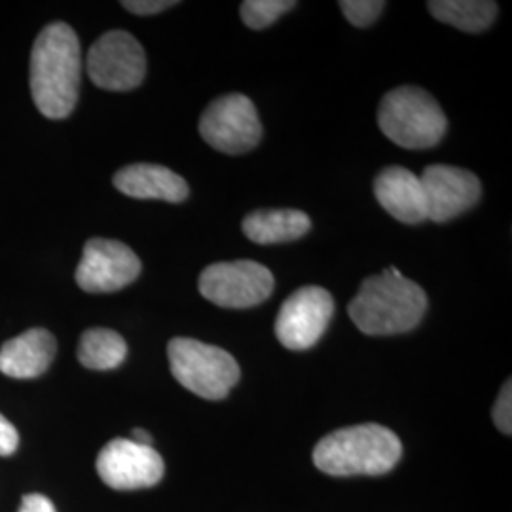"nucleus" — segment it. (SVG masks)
<instances>
[{
  "label": "nucleus",
  "mask_w": 512,
  "mask_h": 512,
  "mask_svg": "<svg viewBox=\"0 0 512 512\" xmlns=\"http://www.w3.org/2000/svg\"><path fill=\"white\" fill-rule=\"evenodd\" d=\"M403 456L401 439L380 423H361L332 431L313 448V463L330 476H380Z\"/></svg>",
  "instance_id": "7ed1b4c3"
},
{
  "label": "nucleus",
  "mask_w": 512,
  "mask_h": 512,
  "mask_svg": "<svg viewBox=\"0 0 512 512\" xmlns=\"http://www.w3.org/2000/svg\"><path fill=\"white\" fill-rule=\"evenodd\" d=\"M433 18L463 33H482L495 18L499 6L490 0H433L427 4Z\"/></svg>",
  "instance_id": "f3484780"
},
{
  "label": "nucleus",
  "mask_w": 512,
  "mask_h": 512,
  "mask_svg": "<svg viewBox=\"0 0 512 512\" xmlns=\"http://www.w3.org/2000/svg\"><path fill=\"white\" fill-rule=\"evenodd\" d=\"M57 342L46 329H31L0 348V372L8 378L31 380L42 376L54 361Z\"/></svg>",
  "instance_id": "4468645a"
},
{
  "label": "nucleus",
  "mask_w": 512,
  "mask_h": 512,
  "mask_svg": "<svg viewBox=\"0 0 512 512\" xmlns=\"http://www.w3.org/2000/svg\"><path fill=\"white\" fill-rule=\"evenodd\" d=\"M19 446L18 429L0 414V456H12Z\"/></svg>",
  "instance_id": "5701e85b"
},
{
  "label": "nucleus",
  "mask_w": 512,
  "mask_h": 512,
  "mask_svg": "<svg viewBox=\"0 0 512 512\" xmlns=\"http://www.w3.org/2000/svg\"><path fill=\"white\" fill-rule=\"evenodd\" d=\"M19 512H57L54 503L42 494H27L21 499Z\"/></svg>",
  "instance_id": "b1692460"
},
{
  "label": "nucleus",
  "mask_w": 512,
  "mask_h": 512,
  "mask_svg": "<svg viewBox=\"0 0 512 512\" xmlns=\"http://www.w3.org/2000/svg\"><path fill=\"white\" fill-rule=\"evenodd\" d=\"M97 473L112 490H143L156 486L164 478L165 463L152 446L114 439L99 452Z\"/></svg>",
  "instance_id": "9b49d317"
},
{
  "label": "nucleus",
  "mask_w": 512,
  "mask_h": 512,
  "mask_svg": "<svg viewBox=\"0 0 512 512\" xmlns=\"http://www.w3.org/2000/svg\"><path fill=\"white\" fill-rule=\"evenodd\" d=\"M93 84L109 92H129L143 84L147 55L139 40L126 31H109L97 38L86 57Z\"/></svg>",
  "instance_id": "0eeeda50"
},
{
  "label": "nucleus",
  "mask_w": 512,
  "mask_h": 512,
  "mask_svg": "<svg viewBox=\"0 0 512 512\" xmlns=\"http://www.w3.org/2000/svg\"><path fill=\"white\" fill-rule=\"evenodd\" d=\"M378 124L389 141L408 150L439 145L448 128L435 97L416 86L387 93L378 109Z\"/></svg>",
  "instance_id": "20e7f679"
},
{
  "label": "nucleus",
  "mask_w": 512,
  "mask_h": 512,
  "mask_svg": "<svg viewBox=\"0 0 512 512\" xmlns=\"http://www.w3.org/2000/svg\"><path fill=\"white\" fill-rule=\"evenodd\" d=\"M494 423L497 425V429L503 433V435H511L512 433V384L511 380H507L505 385L501 387L499 391V397L495 401L494 412Z\"/></svg>",
  "instance_id": "412c9836"
},
{
  "label": "nucleus",
  "mask_w": 512,
  "mask_h": 512,
  "mask_svg": "<svg viewBox=\"0 0 512 512\" xmlns=\"http://www.w3.org/2000/svg\"><path fill=\"white\" fill-rule=\"evenodd\" d=\"M294 6V0H245L241 4V19L249 29L262 31L291 12Z\"/></svg>",
  "instance_id": "6ab92c4d"
},
{
  "label": "nucleus",
  "mask_w": 512,
  "mask_h": 512,
  "mask_svg": "<svg viewBox=\"0 0 512 512\" xmlns=\"http://www.w3.org/2000/svg\"><path fill=\"white\" fill-rule=\"evenodd\" d=\"M167 357L175 380L207 401H222L241 376L238 361L228 351L194 338H173Z\"/></svg>",
  "instance_id": "39448f33"
},
{
  "label": "nucleus",
  "mask_w": 512,
  "mask_h": 512,
  "mask_svg": "<svg viewBox=\"0 0 512 512\" xmlns=\"http://www.w3.org/2000/svg\"><path fill=\"white\" fill-rule=\"evenodd\" d=\"M332 315L334 298L327 289L302 287L283 302L275 319V336L293 351L313 348L327 332Z\"/></svg>",
  "instance_id": "1a4fd4ad"
},
{
  "label": "nucleus",
  "mask_w": 512,
  "mask_h": 512,
  "mask_svg": "<svg viewBox=\"0 0 512 512\" xmlns=\"http://www.w3.org/2000/svg\"><path fill=\"white\" fill-rule=\"evenodd\" d=\"M141 260L126 243L93 238L84 245L76 268V283L90 294L116 293L131 285L141 274Z\"/></svg>",
  "instance_id": "9d476101"
},
{
  "label": "nucleus",
  "mask_w": 512,
  "mask_h": 512,
  "mask_svg": "<svg viewBox=\"0 0 512 512\" xmlns=\"http://www.w3.org/2000/svg\"><path fill=\"white\" fill-rule=\"evenodd\" d=\"M179 2H171V0H124L122 6L137 16H154L160 14L171 6H177Z\"/></svg>",
  "instance_id": "4be33fe9"
},
{
  "label": "nucleus",
  "mask_w": 512,
  "mask_h": 512,
  "mask_svg": "<svg viewBox=\"0 0 512 512\" xmlns=\"http://www.w3.org/2000/svg\"><path fill=\"white\" fill-rule=\"evenodd\" d=\"M340 8L351 25L370 27L376 19L382 16L385 2L382 0H342Z\"/></svg>",
  "instance_id": "aec40b11"
},
{
  "label": "nucleus",
  "mask_w": 512,
  "mask_h": 512,
  "mask_svg": "<svg viewBox=\"0 0 512 512\" xmlns=\"http://www.w3.org/2000/svg\"><path fill=\"white\" fill-rule=\"evenodd\" d=\"M126 340L110 329H88L80 336L78 361L90 370H114L126 361Z\"/></svg>",
  "instance_id": "a211bd4d"
},
{
  "label": "nucleus",
  "mask_w": 512,
  "mask_h": 512,
  "mask_svg": "<svg viewBox=\"0 0 512 512\" xmlns=\"http://www.w3.org/2000/svg\"><path fill=\"white\" fill-rule=\"evenodd\" d=\"M425 311V291L393 266L365 279L348 308L355 327L368 336H391L416 329Z\"/></svg>",
  "instance_id": "f03ea898"
},
{
  "label": "nucleus",
  "mask_w": 512,
  "mask_h": 512,
  "mask_svg": "<svg viewBox=\"0 0 512 512\" xmlns=\"http://www.w3.org/2000/svg\"><path fill=\"white\" fill-rule=\"evenodd\" d=\"M82 74L80 42L67 23L46 25L31 52V93L42 116L61 120L78 103Z\"/></svg>",
  "instance_id": "f257e3e1"
},
{
  "label": "nucleus",
  "mask_w": 512,
  "mask_h": 512,
  "mask_svg": "<svg viewBox=\"0 0 512 512\" xmlns=\"http://www.w3.org/2000/svg\"><path fill=\"white\" fill-rule=\"evenodd\" d=\"M427 203V219L448 222L473 209L482 186L475 173L454 165H429L420 175Z\"/></svg>",
  "instance_id": "f8f14e48"
},
{
  "label": "nucleus",
  "mask_w": 512,
  "mask_h": 512,
  "mask_svg": "<svg viewBox=\"0 0 512 512\" xmlns=\"http://www.w3.org/2000/svg\"><path fill=\"white\" fill-rule=\"evenodd\" d=\"M274 285V274L253 260L211 264L198 281L202 296L226 310L255 308L272 296Z\"/></svg>",
  "instance_id": "423d86ee"
},
{
  "label": "nucleus",
  "mask_w": 512,
  "mask_h": 512,
  "mask_svg": "<svg viewBox=\"0 0 512 512\" xmlns=\"http://www.w3.org/2000/svg\"><path fill=\"white\" fill-rule=\"evenodd\" d=\"M200 135L224 154H245L260 143L262 124L253 101L241 93L215 99L200 118Z\"/></svg>",
  "instance_id": "6e6552de"
},
{
  "label": "nucleus",
  "mask_w": 512,
  "mask_h": 512,
  "mask_svg": "<svg viewBox=\"0 0 512 512\" xmlns=\"http://www.w3.org/2000/svg\"><path fill=\"white\" fill-rule=\"evenodd\" d=\"M114 186L135 200L181 203L190 194L188 183L181 175L156 164H133L120 169L114 175Z\"/></svg>",
  "instance_id": "2eb2a0df"
},
{
  "label": "nucleus",
  "mask_w": 512,
  "mask_h": 512,
  "mask_svg": "<svg viewBox=\"0 0 512 512\" xmlns=\"http://www.w3.org/2000/svg\"><path fill=\"white\" fill-rule=\"evenodd\" d=\"M376 200L393 219L404 224H420L427 219L425 192L420 175L393 165L384 169L374 183Z\"/></svg>",
  "instance_id": "ddd939ff"
},
{
  "label": "nucleus",
  "mask_w": 512,
  "mask_h": 512,
  "mask_svg": "<svg viewBox=\"0 0 512 512\" xmlns=\"http://www.w3.org/2000/svg\"><path fill=\"white\" fill-rule=\"evenodd\" d=\"M133 442H137V444H141V446H152V437H150V433L145 431V429H133L131 431V439Z\"/></svg>",
  "instance_id": "393cba45"
},
{
  "label": "nucleus",
  "mask_w": 512,
  "mask_h": 512,
  "mask_svg": "<svg viewBox=\"0 0 512 512\" xmlns=\"http://www.w3.org/2000/svg\"><path fill=\"white\" fill-rule=\"evenodd\" d=\"M311 219L298 209H258L243 220V234L258 245L287 243L310 232Z\"/></svg>",
  "instance_id": "dca6fc26"
}]
</instances>
